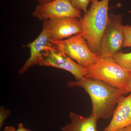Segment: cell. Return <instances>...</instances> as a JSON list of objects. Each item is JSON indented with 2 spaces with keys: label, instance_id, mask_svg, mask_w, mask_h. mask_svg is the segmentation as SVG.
<instances>
[{
  "label": "cell",
  "instance_id": "cell-1",
  "mask_svg": "<svg viewBox=\"0 0 131 131\" xmlns=\"http://www.w3.org/2000/svg\"><path fill=\"white\" fill-rule=\"evenodd\" d=\"M67 84L69 88H82L88 94L92 103L91 114L98 121L112 117L120 99L125 95L122 90L88 77L79 81H69Z\"/></svg>",
  "mask_w": 131,
  "mask_h": 131
},
{
  "label": "cell",
  "instance_id": "cell-2",
  "mask_svg": "<svg viewBox=\"0 0 131 131\" xmlns=\"http://www.w3.org/2000/svg\"><path fill=\"white\" fill-rule=\"evenodd\" d=\"M110 0H91L90 8L80 19L82 34L92 51L97 54L109 20Z\"/></svg>",
  "mask_w": 131,
  "mask_h": 131
},
{
  "label": "cell",
  "instance_id": "cell-3",
  "mask_svg": "<svg viewBox=\"0 0 131 131\" xmlns=\"http://www.w3.org/2000/svg\"><path fill=\"white\" fill-rule=\"evenodd\" d=\"M88 77L98 79L125 91L131 78L128 71L113 57L99 59L87 68Z\"/></svg>",
  "mask_w": 131,
  "mask_h": 131
},
{
  "label": "cell",
  "instance_id": "cell-4",
  "mask_svg": "<svg viewBox=\"0 0 131 131\" xmlns=\"http://www.w3.org/2000/svg\"><path fill=\"white\" fill-rule=\"evenodd\" d=\"M51 43L57 49L86 68L100 59L90 48L81 32L66 39L52 41Z\"/></svg>",
  "mask_w": 131,
  "mask_h": 131
},
{
  "label": "cell",
  "instance_id": "cell-5",
  "mask_svg": "<svg viewBox=\"0 0 131 131\" xmlns=\"http://www.w3.org/2000/svg\"><path fill=\"white\" fill-rule=\"evenodd\" d=\"M109 17L100 50L96 54L99 58L113 57L124 46V33L122 15L115 14L112 12Z\"/></svg>",
  "mask_w": 131,
  "mask_h": 131
},
{
  "label": "cell",
  "instance_id": "cell-6",
  "mask_svg": "<svg viewBox=\"0 0 131 131\" xmlns=\"http://www.w3.org/2000/svg\"><path fill=\"white\" fill-rule=\"evenodd\" d=\"M38 65L67 71L73 75L76 81L88 77L86 67L80 65L52 43L45 49Z\"/></svg>",
  "mask_w": 131,
  "mask_h": 131
},
{
  "label": "cell",
  "instance_id": "cell-7",
  "mask_svg": "<svg viewBox=\"0 0 131 131\" xmlns=\"http://www.w3.org/2000/svg\"><path fill=\"white\" fill-rule=\"evenodd\" d=\"M32 15L39 20L45 21L67 17L80 18L81 13L69 0H54L38 4Z\"/></svg>",
  "mask_w": 131,
  "mask_h": 131
},
{
  "label": "cell",
  "instance_id": "cell-8",
  "mask_svg": "<svg viewBox=\"0 0 131 131\" xmlns=\"http://www.w3.org/2000/svg\"><path fill=\"white\" fill-rule=\"evenodd\" d=\"M45 21L49 29L51 42L63 40L82 32L78 18L67 17Z\"/></svg>",
  "mask_w": 131,
  "mask_h": 131
},
{
  "label": "cell",
  "instance_id": "cell-9",
  "mask_svg": "<svg viewBox=\"0 0 131 131\" xmlns=\"http://www.w3.org/2000/svg\"><path fill=\"white\" fill-rule=\"evenodd\" d=\"M51 44L49 29L45 21H44L39 35L34 41L24 46L30 49V57L19 70V74H23L32 66L39 64L45 49Z\"/></svg>",
  "mask_w": 131,
  "mask_h": 131
},
{
  "label": "cell",
  "instance_id": "cell-10",
  "mask_svg": "<svg viewBox=\"0 0 131 131\" xmlns=\"http://www.w3.org/2000/svg\"><path fill=\"white\" fill-rule=\"evenodd\" d=\"M131 125V93L120 99L110 124L103 131H116Z\"/></svg>",
  "mask_w": 131,
  "mask_h": 131
},
{
  "label": "cell",
  "instance_id": "cell-11",
  "mask_svg": "<svg viewBox=\"0 0 131 131\" xmlns=\"http://www.w3.org/2000/svg\"><path fill=\"white\" fill-rule=\"evenodd\" d=\"M70 118V123L62 127V131H99L96 126L98 120L91 114L86 117L71 112Z\"/></svg>",
  "mask_w": 131,
  "mask_h": 131
},
{
  "label": "cell",
  "instance_id": "cell-12",
  "mask_svg": "<svg viewBox=\"0 0 131 131\" xmlns=\"http://www.w3.org/2000/svg\"><path fill=\"white\" fill-rule=\"evenodd\" d=\"M113 58L126 70L131 72V52L124 53L119 52L115 54Z\"/></svg>",
  "mask_w": 131,
  "mask_h": 131
},
{
  "label": "cell",
  "instance_id": "cell-13",
  "mask_svg": "<svg viewBox=\"0 0 131 131\" xmlns=\"http://www.w3.org/2000/svg\"><path fill=\"white\" fill-rule=\"evenodd\" d=\"M73 6L79 11H83L84 13L88 11L87 8L91 0H69Z\"/></svg>",
  "mask_w": 131,
  "mask_h": 131
},
{
  "label": "cell",
  "instance_id": "cell-14",
  "mask_svg": "<svg viewBox=\"0 0 131 131\" xmlns=\"http://www.w3.org/2000/svg\"><path fill=\"white\" fill-rule=\"evenodd\" d=\"M124 42L123 47H131V26H124Z\"/></svg>",
  "mask_w": 131,
  "mask_h": 131
},
{
  "label": "cell",
  "instance_id": "cell-15",
  "mask_svg": "<svg viewBox=\"0 0 131 131\" xmlns=\"http://www.w3.org/2000/svg\"><path fill=\"white\" fill-rule=\"evenodd\" d=\"M11 113L10 110L6 109L2 106L0 108V129L2 128L5 120Z\"/></svg>",
  "mask_w": 131,
  "mask_h": 131
},
{
  "label": "cell",
  "instance_id": "cell-16",
  "mask_svg": "<svg viewBox=\"0 0 131 131\" xmlns=\"http://www.w3.org/2000/svg\"><path fill=\"white\" fill-rule=\"evenodd\" d=\"M16 131H31L30 129H27L24 127V125L22 123H20L18 126V129Z\"/></svg>",
  "mask_w": 131,
  "mask_h": 131
},
{
  "label": "cell",
  "instance_id": "cell-17",
  "mask_svg": "<svg viewBox=\"0 0 131 131\" xmlns=\"http://www.w3.org/2000/svg\"><path fill=\"white\" fill-rule=\"evenodd\" d=\"M125 93L126 94L128 93H131V78L127 84Z\"/></svg>",
  "mask_w": 131,
  "mask_h": 131
},
{
  "label": "cell",
  "instance_id": "cell-18",
  "mask_svg": "<svg viewBox=\"0 0 131 131\" xmlns=\"http://www.w3.org/2000/svg\"><path fill=\"white\" fill-rule=\"evenodd\" d=\"M116 131H131V125Z\"/></svg>",
  "mask_w": 131,
  "mask_h": 131
},
{
  "label": "cell",
  "instance_id": "cell-19",
  "mask_svg": "<svg viewBox=\"0 0 131 131\" xmlns=\"http://www.w3.org/2000/svg\"><path fill=\"white\" fill-rule=\"evenodd\" d=\"M4 131H16L14 126H7L5 127Z\"/></svg>",
  "mask_w": 131,
  "mask_h": 131
},
{
  "label": "cell",
  "instance_id": "cell-20",
  "mask_svg": "<svg viewBox=\"0 0 131 131\" xmlns=\"http://www.w3.org/2000/svg\"><path fill=\"white\" fill-rule=\"evenodd\" d=\"M36 1H37L39 3V4H42V3L50 2L54 0H36Z\"/></svg>",
  "mask_w": 131,
  "mask_h": 131
}]
</instances>
